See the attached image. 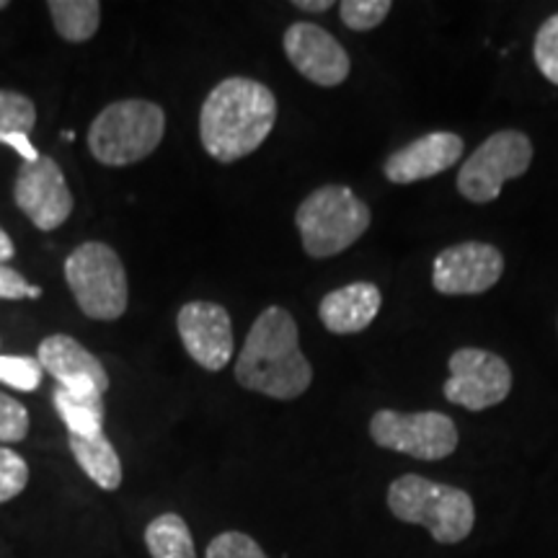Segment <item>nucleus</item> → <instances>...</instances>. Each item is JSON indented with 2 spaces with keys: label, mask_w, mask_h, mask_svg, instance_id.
Masks as SVG:
<instances>
[{
  "label": "nucleus",
  "mask_w": 558,
  "mask_h": 558,
  "mask_svg": "<svg viewBox=\"0 0 558 558\" xmlns=\"http://www.w3.org/2000/svg\"><path fill=\"white\" fill-rule=\"evenodd\" d=\"M275 94L259 81L233 75V78L220 81L202 104V148L218 163H235L262 148L264 140L275 130Z\"/></svg>",
  "instance_id": "1"
},
{
  "label": "nucleus",
  "mask_w": 558,
  "mask_h": 558,
  "mask_svg": "<svg viewBox=\"0 0 558 558\" xmlns=\"http://www.w3.org/2000/svg\"><path fill=\"white\" fill-rule=\"evenodd\" d=\"M235 380L241 388L292 401L313 383V367L300 349L295 318L279 305H269L251 326L246 344L235 360Z\"/></svg>",
  "instance_id": "2"
},
{
  "label": "nucleus",
  "mask_w": 558,
  "mask_h": 558,
  "mask_svg": "<svg viewBox=\"0 0 558 558\" xmlns=\"http://www.w3.org/2000/svg\"><path fill=\"white\" fill-rule=\"evenodd\" d=\"M388 509L396 520L418 525L442 546H456L476 525V505L458 486L407 473L388 486Z\"/></svg>",
  "instance_id": "3"
},
{
  "label": "nucleus",
  "mask_w": 558,
  "mask_h": 558,
  "mask_svg": "<svg viewBox=\"0 0 558 558\" xmlns=\"http://www.w3.org/2000/svg\"><path fill=\"white\" fill-rule=\"evenodd\" d=\"M373 213L349 186L326 184L300 202L295 226L311 259L344 254L367 233Z\"/></svg>",
  "instance_id": "4"
},
{
  "label": "nucleus",
  "mask_w": 558,
  "mask_h": 558,
  "mask_svg": "<svg viewBox=\"0 0 558 558\" xmlns=\"http://www.w3.org/2000/svg\"><path fill=\"white\" fill-rule=\"evenodd\" d=\"M166 132V114L158 104L124 99L109 104L88 128V148L104 166H132L153 156Z\"/></svg>",
  "instance_id": "5"
},
{
  "label": "nucleus",
  "mask_w": 558,
  "mask_h": 558,
  "mask_svg": "<svg viewBox=\"0 0 558 558\" xmlns=\"http://www.w3.org/2000/svg\"><path fill=\"white\" fill-rule=\"evenodd\" d=\"M65 282L83 316L117 320L128 311V271L120 254L109 243L88 241L70 251L65 259Z\"/></svg>",
  "instance_id": "6"
},
{
  "label": "nucleus",
  "mask_w": 558,
  "mask_h": 558,
  "mask_svg": "<svg viewBox=\"0 0 558 558\" xmlns=\"http://www.w3.org/2000/svg\"><path fill=\"white\" fill-rule=\"evenodd\" d=\"M533 163V143L520 130H499L488 135L458 171V192L469 202L486 205L501 194L507 181L525 177Z\"/></svg>",
  "instance_id": "7"
},
{
  "label": "nucleus",
  "mask_w": 558,
  "mask_h": 558,
  "mask_svg": "<svg viewBox=\"0 0 558 558\" xmlns=\"http://www.w3.org/2000/svg\"><path fill=\"white\" fill-rule=\"evenodd\" d=\"M369 437L383 450L403 452L427 463L450 458L458 450V427L442 411L401 414L393 409H380L369 418Z\"/></svg>",
  "instance_id": "8"
},
{
  "label": "nucleus",
  "mask_w": 558,
  "mask_h": 558,
  "mask_svg": "<svg viewBox=\"0 0 558 558\" xmlns=\"http://www.w3.org/2000/svg\"><path fill=\"white\" fill-rule=\"evenodd\" d=\"M450 378L445 380V399L469 411L497 407L512 390V369L499 354L478 347H463L450 354Z\"/></svg>",
  "instance_id": "9"
},
{
  "label": "nucleus",
  "mask_w": 558,
  "mask_h": 558,
  "mask_svg": "<svg viewBox=\"0 0 558 558\" xmlns=\"http://www.w3.org/2000/svg\"><path fill=\"white\" fill-rule=\"evenodd\" d=\"M13 202L34 228L52 233L73 215L75 199L65 173L50 156H39L32 163H21L13 184Z\"/></svg>",
  "instance_id": "10"
},
{
  "label": "nucleus",
  "mask_w": 558,
  "mask_h": 558,
  "mask_svg": "<svg viewBox=\"0 0 558 558\" xmlns=\"http://www.w3.org/2000/svg\"><path fill=\"white\" fill-rule=\"evenodd\" d=\"M505 275V256L484 241H463L439 251L432 264V288L439 295H481Z\"/></svg>",
  "instance_id": "11"
},
{
  "label": "nucleus",
  "mask_w": 558,
  "mask_h": 558,
  "mask_svg": "<svg viewBox=\"0 0 558 558\" xmlns=\"http://www.w3.org/2000/svg\"><path fill=\"white\" fill-rule=\"evenodd\" d=\"M177 329L190 357L209 373L233 360V320L220 303L192 300L179 311Z\"/></svg>",
  "instance_id": "12"
},
{
  "label": "nucleus",
  "mask_w": 558,
  "mask_h": 558,
  "mask_svg": "<svg viewBox=\"0 0 558 558\" xmlns=\"http://www.w3.org/2000/svg\"><path fill=\"white\" fill-rule=\"evenodd\" d=\"M282 47L292 68L316 86L333 88L349 78L352 60H349L344 47L339 45V39L331 32H326L324 26L298 21L284 32Z\"/></svg>",
  "instance_id": "13"
},
{
  "label": "nucleus",
  "mask_w": 558,
  "mask_h": 558,
  "mask_svg": "<svg viewBox=\"0 0 558 558\" xmlns=\"http://www.w3.org/2000/svg\"><path fill=\"white\" fill-rule=\"evenodd\" d=\"M39 365L60 383V388L78 396H99L109 390V373L99 357L68 333H52L41 339L37 349Z\"/></svg>",
  "instance_id": "14"
},
{
  "label": "nucleus",
  "mask_w": 558,
  "mask_h": 558,
  "mask_svg": "<svg viewBox=\"0 0 558 558\" xmlns=\"http://www.w3.org/2000/svg\"><path fill=\"white\" fill-rule=\"evenodd\" d=\"M463 153L465 143L456 132H427V135L411 140L401 150L390 153L383 163V173L393 184H414V181L439 177L452 169Z\"/></svg>",
  "instance_id": "15"
},
{
  "label": "nucleus",
  "mask_w": 558,
  "mask_h": 558,
  "mask_svg": "<svg viewBox=\"0 0 558 558\" xmlns=\"http://www.w3.org/2000/svg\"><path fill=\"white\" fill-rule=\"evenodd\" d=\"M383 305V295L378 284L373 282H352L344 288L331 290L320 300L318 318L331 333H360L365 331L375 318H378Z\"/></svg>",
  "instance_id": "16"
},
{
  "label": "nucleus",
  "mask_w": 558,
  "mask_h": 558,
  "mask_svg": "<svg viewBox=\"0 0 558 558\" xmlns=\"http://www.w3.org/2000/svg\"><path fill=\"white\" fill-rule=\"evenodd\" d=\"M68 445L75 463L81 465V471L86 473L96 486L104 488V492H117V488L122 486V460L117 456V448L111 445V439L104 435V432L99 437L90 439L68 435Z\"/></svg>",
  "instance_id": "17"
},
{
  "label": "nucleus",
  "mask_w": 558,
  "mask_h": 558,
  "mask_svg": "<svg viewBox=\"0 0 558 558\" xmlns=\"http://www.w3.org/2000/svg\"><path fill=\"white\" fill-rule=\"evenodd\" d=\"M145 548L150 558H197L192 530L177 512L158 514L145 527Z\"/></svg>",
  "instance_id": "18"
},
{
  "label": "nucleus",
  "mask_w": 558,
  "mask_h": 558,
  "mask_svg": "<svg viewBox=\"0 0 558 558\" xmlns=\"http://www.w3.org/2000/svg\"><path fill=\"white\" fill-rule=\"evenodd\" d=\"M54 32L65 41H88L99 32L101 24V3L96 0H50L47 3Z\"/></svg>",
  "instance_id": "19"
},
{
  "label": "nucleus",
  "mask_w": 558,
  "mask_h": 558,
  "mask_svg": "<svg viewBox=\"0 0 558 558\" xmlns=\"http://www.w3.org/2000/svg\"><path fill=\"white\" fill-rule=\"evenodd\" d=\"M54 409L65 422L68 435L90 439L104 432V399L99 396H78L58 388L54 390Z\"/></svg>",
  "instance_id": "20"
},
{
  "label": "nucleus",
  "mask_w": 558,
  "mask_h": 558,
  "mask_svg": "<svg viewBox=\"0 0 558 558\" xmlns=\"http://www.w3.org/2000/svg\"><path fill=\"white\" fill-rule=\"evenodd\" d=\"M37 124V107L19 90H0V135H29Z\"/></svg>",
  "instance_id": "21"
},
{
  "label": "nucleus",
  "mask_w": 558,
  "mask_h": 558,
  "mask_svg": "<svg viewBox=\"0 0 558 558\" xmlns=\"http://www.w3.org/2000/svg\"><path fill=\"white\" fill-rule=\"evenodd\" d=\"M45 367L37 357H24V354H0V383L5 386L32 393L41 386Z\"/></svg>",
  "instance_id": "22"
},
{
  "label": "nucleus",
  "mask_w": 558,
  "mask_h": 558,
  "mask_svg": "<svg viewBox=\"0 0 558 558\" xmlns=\"http://www.w3.org/2000/svg\"><path fill=\"white\" fill-rule=\"evenodd\" d=\"M390 0H344L339 5V16L347 29L352 32H373L380 26L390 13Z\"/></svg>",
  "instance_id": "23"
},
{
  "label": "nucleus",
  "mask_w": 558,
  "mask_h": 558,
  "mask_svg": "<svg viewBox=\"0 0 558 558\" xmlns=\"http://www.w3.org/2000/svg\"><path fill=\"white\" fill-rule=\"evenodd\" d=\"M533 60L543 78L558 86V13L543 21L538 34H535Z\"/></svg>",
  "instance_id": "24"
},
{
  "label": "nucleus",
  "mask_w": 558,
  "mask_h": 558,
  "mask_svg": "<svg viewBox=\"0 0 558 558\" xmlns=\"http://www.w3.org/2000/svg\"><path fill=\"white\" fill-rule=\"evenodd\" d=\"M205 558H269L259 543L241 530H226L209 541Z\"/></svg>",
  "instance_id": "25"
},
{
  "label": "nucleus",
  "mask_w": 558,
  "mask_h": 558,
  "mask_svg": "<svg viewBox=\"0 0 558 558\" xmlns=\"http://www.w3.org/2000/svg\"><path fill=\"white\" fill-rule=\"evenodd\" d=\"M29 484V463L16 450L0 448V505L16 499Z\"/></svg>",
  "instance_id": "26"
},
{
  "label": "nucleus",
  "mask_w": 558,
  "mask_h": 558,
  "mask_svg": "<svg viewBox=\"0 0 558 558\" xmlns=\"http://www.w3.org/2000/svg\"><path fill=\"white\" fill-rule=\"evenodd\" d=\"M29 427H32V418L24 403L11 399V396L0 393V442L5 445L24 442L26 435H29Z\"/></svg>",
  "instance_id": "27"
},
{
  "label": "nucleus",
  "mask_w": 558,
  "mask_h": 558,
  "mask_svg": "<svg viewBox=\"0 0 558 558\" xmlns=\"http://www.w3.org/2000/svg\"><path fill=\"white\" fill-rule=\"evenodd\" d=\"M41 298V288L24 279L9 264H0V300H37Z\"/></svg>",
  "instance_id": "28"
},
{
  "label": "nucleus",
  "mask_w": 558,
  "mask_h": 558,
  "mask_svg": "<svg viewBox=\"0 0 558 558\" xmlns=\"http://www.w3.org/2000/svg\"><path fill=\"white\" fill-rule=\"evenodd\" d=\"M0 143L11 145V148L16 150L21 158H24V163H32V160H37L41 156V153H37V148L32 145L29 135H21V132H13V135H0Z\"/></svg>",
  "instance_id": "29"
},
{
  "label": "nucleus",
  "mask_w": 558,
  "mask_h": 558,
  "mask_svg": "<svg viewBox=\"0 0 558 558\" xmlns=\"http://www.w3.org/2000/svg\"><path fill=\"white\" fill-rule=\"evenodd\" d=\"M295 9L311 11V13H326L331 9V0H295Z\"/></svg>",
  "instance_id": "30"
},
{
  "label": "nucleus",
  "mask_w": 558,
  "mask_h": 558,
  "mask_svg": "<svg viewBox=\"0 0 558 558\" xmlns=\"http://www.w3.org/2000/svg\"><path fill=\"white\" fill-rule=\"evenodd\" d=\"M16 256V246H13V239L0 228V264H5L9 259Z\"/></svg>",
  "instance_id": "31"
},
{
  "label": "nucleus",
  "mask_w": 558,
  "mask_h": 558,
  "mask_svg": "<svg viewBox=\"0 0 558 558\" xmlns=\"http://www.w3.org/2000/svg\"><path fill=\"white\" fill-rule=\"evenodd\" d=\"M9 9V3H5V0H0V11H5Z\"/></svg>",
  "instance_id": "32"
}]
</instances>
